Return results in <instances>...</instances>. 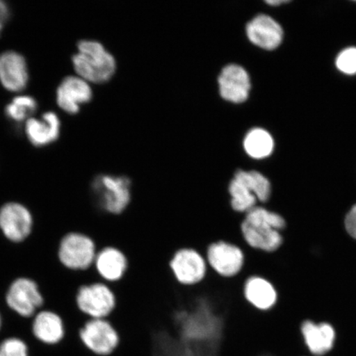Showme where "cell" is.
<instances>
[{"label":"cell","mask_w":356,"mask_h":356,"mask_svg":"<svg viewBox=\"0 0 356 356\" xmlns=\"http://www.w3.org/2000/svg\"><path fill=\"white\" fill-rule=\"evenodd\" d=\"M284 227L286 221L282 216L258 204L245 213L240 229L248 248L269 253L282 246L283 238L280 230Z\"/></svg>","instance_id":"obj_1"},{"label":"cell","mask_w":356,"mask_h":356,"mask_svg":"<svg viewBox=\"0 0 356 356\" xmlns=\"http://www.w3.org/2000/svg\"><path fill=\"white\" fill-rule=\"evenodd\" d=\"M92 206L106 215L119 216L126 211L132 200L131 177L113 173H101L90 184Z\"/></svg>","instance_id":"obj_2"},{"label":"cell","mask_w":356,"mask_h":356,"mask_svg":"<svg viewBox=\"0 0 356 356\" xmlns=\"http://www.w3.org/2000/svg\"><path fill=\"white\" fill-rule=\"evenodd\" d=\"M230 206L239 215H245L258 203L266 204L271 195L270 182L261 172L237 169L228 185Z\"/></svg>","instance_id":"obj_3"},{"label":"cell","mask_w":356,"mask_h":356,"mask_svg":"<svg viewBox=\"0 0 356 356\" xmlns=\"http://www.w3.org/2000/svg\"><path fill=\"white\" fill-rule=\"evenodd\" d=\"M78 76L88 83L108 81L117 68L115 58L97 41L83 40L78 44V51L72 58Z\"/></svg>","instance_id":"obj_4"},{"label":"cell","mask_w":356,"mask_h":356,"mask_svg":"<svg viewBox=\"0 0 356 356\" xmlns=\"http://www.w3.org/2000/svg\"><path fill=\"white\" fill-rule=\"evenodd\" d=\"M97 250L95 240L90 235L74 231L62 237L57 256L65 268L86 273L92 269Z\"/></svg>","instance_id":"obj_5"},{"label":"cell","mask_w":356,"mask_h":356,"mask_svg":"<svg viewBox=\"0 0 356 356\" xmlns=\"http://www.w3.org/2000/svg\"><path fill=\"white\" fill-rule=\"evenodd\" d=\"M117 304L113 287L102 280L81 284L75 295V305L87 319L109 318Z\"/></svg>","instance_id":"obj_6"},{"label":"cell","mask_w":356,"mask_h":356,"mask_svg":"<svg viewBox=\"0 0 356 356\" xmlns=\"http://www.w3.org/2000/svg\"><path fill=\"white\" fill-rule=\"evenodd\" d=\"M79 338L95 356H111L121 343V337L108 318L86 319L79 329Z\"/></svg>","instance_id":"obj_7"},{"label":"cell","mask_w":356,"mask_h":356,"mask_svg":"<svg viewBox=\"0 0 356 356\" xmlns=\"http://www.w3.org/2000/svg\"><path fill=\"white\" fill-rule=\"evenodd\" d=\"M204 257L209 269L224 279L237 277L242 273L246 261L242 247L224 240L209 245Z\"/></svg>","instance_id":"obj_8"},{"label":"cell","mask_w":356,"mask_h":356,"mask_svg":"<svg viewBox=\"0 0 356 356\" xmlns=\"http://www.w3.org/2000/svg\"><path fill=\"white\" fill-rule=\"evenodd\" d=\"M4 299L8 309L24 318L34 317L44 305V296L38 284L26 277L13 280Z\"/></svg>","instance_id":"obj_9"},{"label":"cell","mask_w":356,"mask_h":356,"mask_svg":"<svg viewBox=\"0 0 356 356\" xmlns=\"http://www.w3.org/2000/svg\"><path fill=\"white\" fill-rule=\"evenodd\" d=\"M169 267L176 282L184 287L198 286L209 273L206 257L191 248L178 249L169 261Z\"/></svg>","instance_id":"obj_10"},{"label":"cell","mask_w":356,"mask_h":356,"mask_svg":"<svg viewBox=\"0 0 356 356\" xmlns=\"http://www.w3.org/2000/svg\"><path fill=\"white\" fill-rule=\"evenodd\" d=\"M34 218L25 204L8 202L0 207V231L4 238L13 243H20L33 233Z\"/></svg>","instance_id":"obj_11"},{"label":"cell","mask_w":356,"mask_h":356,"mask_svg":"<svg viewBox=\"0 0 356 356\" xmlns=\"http://www.w3.org/2000/svg\"><path fill=\"white\" fill-rule=\"evenodd\" d=\"M128 267V258L121 249L105 246L97 250L92 269L102 282L114 284L121 282Z\"/></svg>","instance_id":"obj_12"},{"label":"cell","mask_w":356,"mask_h":356,"mask_svg":"<svg viewBox=\"0 0 356 356\" xmlns=\"http://www.w3.org/2000/svg\"><path fill=\"white\" fill-rule=\"evenodd\" d=\"M218 83L222 99L233 104H242L248 99L251 90V80L242 66L230 64L224 67Z\"/></svg>","instance_id":"obj_13"},{"label":"cell","mask_w":356,"mask_h":356,"mask_svg":"<svg viewBox=\"0 0 356 356\" xmlns=\"http://www.w3.org/2000/svg\"><path fill=\"white\" fill-rule=\"evenodd\" d=\"M92 90L89 83L79 76H68L62 80L56 90V102L66 113L76 114L80 106L90 102Z\"/></svg>","instance_id":"obj_14"},{"label":"cell","mask_w":356,"mask_h":356,"mask_svg":"<svg viewBox=\"0 0 356 356\" xmlns=\"http://www.w3.org/2000/svg\"><path fill=\"white\" fill-rule=\"evenodd\" d=\"M29 72L25 58L8 51L0 55V83L8 91L19 92L28 86Z\"/></svg>","instance_id":"obj_15"},{"label":"cell","mask_w":356,"mask_h":356,"mask_svg":"<svg viewBox=\"0 0 356 356\" xmlns=\"http://www.w3.org/2000/svg\"><path fill=\"white\" fill-rule=\"evenodd\" d=\"M246 33L249 41L267 51L277 48L283 40L282 26L266 15H258L249 22Z\"/></svg>","instance_id":"obj_16"},{"label":"cell","mask_w":356,"mask_h":356,"mask_svg":"<svg viewBox=\"0 0 356 356\" xmlns=\"http://www.w3.org/2000/svg\"><path fill=\"white\" fill-rule=\"evenodd\" d=\"M33 335L44 345L59 344L65 337L63 319L56 312L44 309L38 312L32 323Z\"/></svg>","instance_id":"obj_17"},{"label":"cell","mask_w":356,"mask_h":356,"mask_svg":"<svg viewBox=\"0 0 356 356\" xmlns=\"http://www.w3.org/2000/svg\"><path fill=\"white\" fill-rule=\"evenodd\" d=\"M243 295L252 308L261 312L273 308L277 301V293L273 284L259 275H251L245 280Z\"/></svg>","instance_id":"obj_18"},{"label":"cell","mask_w":356,"mask_h":356,"mask_svg":"<svg viewBox=\"0 0 356 356\" xmlns=\"http://www.w3.org/2000/svg\"><path fill=\"white\" fill-rule=\"evenodd\" d=\"M60 120L53 111L44 113L40 118H30L26 122L25 133L29 140L37 147L54 143L60 134Z\"/></svg>","instance_id":"obj_19"},{"label":"cell","mask_w":356,"mask_h":356,"mask_svg":"<svg viewBox=\"0 0 356 356\" xmlns=\"http://www.w3.org/2000/svg\"><path fill=\"white\" fill-rule=\"evenodd\" d=\"M150 337L152 356H195L170 327H156L151 331Z\"/></svg>","instance_id":"obj_20"},{"label":"cell","mask_w":356,"mask_h":356,"mask_svg":"<svg viewBox=\"0 0 356 356\" xmlns=\"http://www.w3.org/2000/svg\"><path fill=\"white\" fill-rule=\"evenodd\" d=\"M301 332L306 346L314 355L328 353L335 343L336 332L330 324L306 321L302 324Z\"/></svg>","instance_id":"obj_21"},{"label":"cell","mask_w":356,"mask_h":356,"mask_svg":"<svg viewBox=\"0 0 356 356\" xmlns=\"http://www.w3.org/2000/svg\"><path fill=\"white\" fill-rule=\"evenodd\" d=\"M244 149L250 157L261 159L273 153L274 141L268 132L261 128H255L245 136Z\"/></svg>","instance_id":"obj_22"},{"label":"cell","mask_w":356,"mask_h":356,"mask_svg":"<svg viewBox=\"0 0 356 356\" xmlns=\"http://www.w3.org/2000/svg\"><path fill=\"white\" fill-rule=\"evenodd\" d=\"M38 109V102L33 97L19 95L6 106L7 118L15 123H22L32 118Z\"/></svg>","instance_id":"obj_23"},{"label":"cell","mask_w":356,"mask_h":356,"mask_svg":"<svg viewBox=\"0 0 356 356\" xmlns=\"http://www.w3.org/2000/svg\"><path fill=\"white\" fill-rule=\"evenodd\" d=\"M0 356H29V346L19 337L6 338L0 342Z\"/></svg>","instance_id":"obj_24"},{"label":"cell","mask_w":356,"mask_h":356,"mask_svg":"<svg viewBox=\"0 0 356 356\" xmlns=\"http://www.w3.org/2000/svg\"><path fill=\"white\" fill-rule=\"evenodd\" d=\"M337 69L346 74H356V48L350 47L342 51L336 60Z\"/></svg>","instance_id":"obj_25"},{"label":"cell","mask_w":356,"mask_h":356,"mask_svg":"<svg viewBox=\"0 0 356 356\" xmlns=\"http://www.w3.org/2000/svg\"><path fill=\"white\" fill-rule=\"evenodd\" d=\"M345 226L347 233L351 237L356 239V208L355 206L350 209L345 219Z\"/></svg>","instance_id":"obj_26"},{"label":"cell","mask_w":356,"mask_h":356,"mask_svg":"<svg viewBox=\"0 0 356 356\" xmlns=\"http://www.w3.org/2000/svg\"><path fill=\"white\" fill-rule=\"evenodd\" d=\"M10 16V10L8 4L0 0V33H1L3 25L6 24Z\"/></svg>","instance_id":"obj_27"},{"label":"cell","mask_w":356,"mask_h":356,"mask_svg":"<svg viewBox=\"0 0 356 356\" xmlns=\"http://www.w3.org/2000/svg\"><path fill=\"white\" fill-rule=\"evenodd\" d=\"M288 0H268V1H266L267 4L271 6H278L280 4L289 3Z\"/></svg>","instance_id":"obj_28"},{"label":"cell","mask_w":356,"mask_h":356,"mask_svg":"<svg viewBox=\"0 0 356 356\" xmlns=\"http://www.w3.org/2000/svg\"><path fill=\"white\" fill-rule=\"evenodd\" d=\"M2 325H3V318H2L1 313H0V330H1Z\"/></svg>","instance_id":"obj_29"},{"label":"cell","mask_w":356,"mask_h":356,"mask_svg":"<svg viewBox=\"0 0 356 356\" xmlns=\"http://www.w3.org/2000/svg\"><path fill=\"white\" fill-rule=\"evenodd\" d=\"M355 207H356V204H355Z\"/></svg>","instance_id":"obj_30"}]
</instances>
